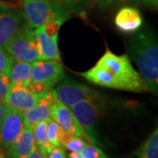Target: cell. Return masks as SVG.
Masks as SVG:
<instances>
[{
    "instance_id": "6da1fadb",
    "label": "cell",
    "mask_w": 158,
    "mask_h": 158,
    "mask_svg": "<svg viewBox=\"0 0 158 158\" xmlns=\"http://www.w3.org/2000/svg\"><path fill=\"white\" fill-rule=\"evenodd\" d=\"M91 84L111 89L133 92H146L150 89L132 65L129 56L115 55L106 49L101 58L89 70L79 73Z\"/></svg>"
},
{
    "instance_id": "7a4b0ae2",
    "label": "cell",
    "mask_w": 158,
    "mask_h": 158,
    "mask_svg": "<svg viewBox=\"0 0 158 158\" xmlns=\"http://www.w3.org/2000/svg\"><path fill=\"white\" fill-rule=\"evenodd\" d=\"M129 56L135 62L139 73L148 85L150 91L157 94L158 44L152 32L145 30L130 40L127 45Z\"/></svg>"
},
{
    "instance_id": "3957f363",
    "label": "cell",
    "mask_w": 158,
    "mask_h": 158,
    "mask_svg": "<svg viewBox=\"0 0 158 158\" xmlns=\"http://www.w3.org/2000/svg\"><path fill=\"white\" fill-rule=\"evenodd\" d=\"M23 14L26 22L35 29L46 23L63 25L70 13L56 0H23Z\"/></svg>"
},
{
    "instance_id": "277c9868",
    "label": "cell",
    "mask_w": 158,
    "mask_h": 158,
    "mask_svg": "<svg viewBox=\"0 0 158 158\" xmlns=\"http://www.w3.org/2000/svg\"><path fill=\"white\" fill-rule=\"evenodd\" d=\"M64 77V69L60 61L36 60L32 62L31 83L27 87L36 93L53 89Z\"/></svg>"
},
{
    "instance_id": "5b68a950",
    "label": "cell",
    "mask_w": 158,
    "mask_h": 158,
    "mask_svg": "<svg viewBox=\"0 0 158 158\" xmlns=\"http://www.w3.org/2000/svg\"><path fill=\"white\" fill-rule=\"evenodd\" d=\"M4 48L15 61L32 63L38 60L34 29L25 24L13 34Z\"/></svg>"
},
{
    "instance_id": "8992f818",
    "label": "cell",
    "mask_w": 158,
    "mask_h": 158,
    "mask_svg": "<svg viewBox=\"0 0 158 158\" xmlns=\"http://www.w3.org/2000/svg\"><path fill=\"white\" fill-rule=\"evenodd\" d=\"M55 90L58 99L69 107L84 100H105L106 98L105 95L93 88L69 77H63L57 84Z\"/></svg>"
},
{
    "instance_id": "52a82bcc",
    "label": "cell",
    "mask_w": 158,
    "mask_h": 158,
    "mask_svg": "<svg viewBox=\"0 0 158 158\" xmlns=\"http://www.w3.org/2000/svg\"><path fill=\"white\" fill-rule=\"evenodd\" d=\"M104 101L105 100H84L77 102L69 107L85 130L89 142L93 145H101L98 138L95 126L99 112L104 106Z\"/></svg>"
},
{
    "instance_id": "ba28073f",
    "label": "cell",
    "mask_w": 158,
    "mask_h": 158,
    "mask_svg": "<svg viewBox=\"0 0 158 158\" xmlns=\"http://www.w3.org/2000/svg\"><path fill=\"white\" fill-rule=\"evenodd\" d=\"M62 25L46 23L34 29L36 45L40 60H56L61 62L58 47V34Z\"/></svg>"
},
{
    "instance_id": "9c48e42d",
    "label": "cell",
    "mask_w": 158,
    "mask_h": 158,
    "mask_svg": "<svg viewBox=\"0 0 158 158\" xmlns=\"http://www.w3.org/2000/svg\"><path fill=\"white\" fill-rule=\"evenodd\" d=\"M50 118L58 123V125L66 133L79 136L89 141L85 130L83 129L78 120L75 117L70 108L58 99L56 93L55 94L54 99L52 102Z\"/></svg>"
},
{
    "instance_id": "30bf717a",
    "label": "cell",
    "mask_w": 158,
    "mask_h": 158,
    "mask_svg": "<svg viewBox=\"0 0 158 158\" xmlns=\"http://www.w3.org/2000/svg\"><path fill=\"white\" fill-rule=\"evenodd\" d=\"M23 127L22 112L6 105L5 116L0 124V148L7 150L21 133Z\"/></svg>"
},
{
    "instance_id": "8fae6325",
    "label": "cell",
    "mask_w": 158,
    "mask_h": 158,
    "mask_svg": "<svg viewBox=\"0 0 158 158\" xmlns=\"http://www.w3.org/2000/svg\"><path fill=\"white\" fill-rule=\"evenodd\" d=\"M27 24L22 11L0 4V47L6 43L19 29Z\"/></svg>"
},
{
    "instance_id": "7c38bea8",
    "label": "cell",
    "mask_w": 158,
    "mask_h": 158,
    "mask_svg": "<svg viewBox=\"0 0 158 158\" xmlns=\"http://www.w3.org/2000/svg\"><path fill=\"white\" fill-rule=\"evenodd\" d=\"M46 92L36 93L29 90L27 87L11 85L5 99V104L24 112L36 105Z\"/></svg>"
},
{
    "instance_id": "4fadbf2b",
    "label": "cell",
    "mask_w": 158,
    "mask_h": 158,
    "mask_svg": "<svg viewBox=\"0 0 158 158\" xmlns=\"http://www.w3.org/2000/svg\"><path fill=\"white\" fill-rule=\"evenodd\" d=\"M56 94L55 89L48 90L39 102L33 107L22 112L23 121L31 127L40 121H44L50 118L51 106Z\"/></svg>"
},
{
    "instance_id": "5bb4252c",
    "label": "cell",
    "mask_w": 158,
    "mask_h": 158,
    "mask_svg": "<svg viewBox=\"0 0 158 158\" xmlns=\"http://www.w3.org/2000/svg\"><path fill=\"white\" fill-rule=\"evenodd\" d=\"M114 23L117 28L124 34H133L142 27V16L134 6H122L117 12Z\"/></svg>"
},
{
    "instance_id": "9a60e30c",
    "label": "cell",
    "mask_w": 158,
    "mask_h": 158,
    "mask_svg": "<svg viewBox=\"0 0 158 158\" xmlns=\"http://www.w3.org/2000/svg\"><path fill=\"white\" fill-rule=\"evenodd\" d=\"M34 145L32 127L24 123L21 133L7 149V158H27Z\"/></svg>"
},
{
    "instance_id": "2e32d148",
    "label": "cell",
    "mask_w": 158,
    "mask_h": 158,
    "mask_svg": "<svg viewBox=\"0 0 158 158\" xmlns=\"http://www.w3.org/2000/svg\"><path fill=\"white\" fill-rule=\"evenodd\" d=\"M32 63L21 61H13L8 77L11 85L28 87L31 83Z\"/></svg>"
},
{
    "instance_id": "e0dca14e",
    "label": "cell",
    "mask_w": 158,
    "mask_h": 158,
    "mask_svg": "<svg viewBox=\"0 0 158 158\" xmlns=\"http://www.w3.org/2000/svg\"><path fill=\"white\" fill-rule=\"evenodd\" d=\"M34 136V146L38 149L40 154L46 158L54 146L51 144L47 136V120L40 121L32 127Z\"/></svg>"
},
{
    "instance_id": "ac0fdd59",
    "label": "cell",
    "mask_w": 158,
    "mask_h": 158,
    "mask_svg": "<svg viewBox=\"0 0 158 158\" xmlns=\"http://www.w3.org/2000/svg\"><path fill=\"white\" fill-rule=\"evenodd\" d=\"M134 158H158V130L155 129L135 152Z\"/></svg>"
},
{
    "instance_id": "d6986e66",
    "label": "cell",
    "mask_w": 158,
    "mask_h": 158,
    "mask_svg": "<svg viewBox=\"0 0 158 158\" xmlns=\"http://www.w3.org/2000/svg\"><path fill=\"white\" fill-rule=\"evenodd\" d=\"M69 13L79 17H85L90 6V0H56Z\"/></svg>"
},
{
    "instance_id": "ffe728a7",
    "label": "cell",
    "mask_w": 158,
    "mask_h": 158,
    "mask_svg": "<svg viewBox=\"0 0 158 158\" xmlns=\"http://www.w3.org/2000/svg\"><path fill=\"white\" fill-rule=\"evenodd\" d=\"M87 144L85 139L66 132L61 141V146L71 152H80Z\"/></svg>"
},
{
    "instance_id": "44dd1931",
    "label": "cell",
    "mask_w": 158,
    "mask_h": 158,
    "mask_svg": "<svg viewBox=\"0 0 158 158\" xmlns=\"http://www.w3.org/2000/svg\"><path fill=\"white\" fill-rule=\"evenodd\" d=\"M64 134L65 131L54 119L50 118L47 120V136L54 147L61 146V141Z\"/></svg>"
},
{
    "instance_id": "7402d4cb",
    "label": "cell",
    "mask_w": 158,
    "mask_h": 158,
    "mask_svg": "<svg viewBox=\"0 0 158 158\" xmlns=\"http://www.w3.org/2000/svg\"><path fill=\"white\" fill-rule=\"evenodd\" d=\"M141 0H102L100 3L101 9H107L111 7L118 6H139L141 5Z\"/></svg>"
},
{
    "instance_id": "603a6c76",
    "label": "cell",
    "mask_w": 158,
    "mask_h": 158,
    "mask_svg": "<svg viewBox=\"0 0 158 158\" xmlns=\"http://www.w3.org/2000/svg\"><path fill=\"white\" fill-rule=\"evenodd\" d=\"M80 155L83 158H108L101 148L93 144H87L81 151Z\"/></svg>"
},
{
    "instance_id": "cb8c5ba5",
    "label": "cell",
    "mask_w": 158,
    "mask_h": 158,
    "mask_svg": "<svg viewBox=\"0 0 158 158\" xmlns=\"http://www.w3.org/2000/svg\"><path fill=\"white\" fill-rule=\"evenodd\" d=\"M13 61L12 57L6 52V49L0 47V73H9Z\"/></svg>"
},
{
    "instance_id": "d4e9b609",
    "label": "cell",
    "mask_w": 158,
    "mask_h": 158,
    "mask_svg": "<svg viewBox=\"0 0 158 158\" xmlns=\"http://www.w3.org/2000/svg\"><path fill=\"white\" fill-rule=\"evenodd\" d=\"M11 85L8 74L0 73V103H5V99L11 88Z\"/></svg>"
},
{
    "instance_id": "484cf974",
    "label": "cell",
    "mask_w": 158,
    "mask_h": 158,
    "mask_svg": "<svg viewBox=\"0 0 158 158\" xmlns=\"http://www.w3.org/2000/svg\"><path fill=\"white\" fill-rule=\"evenodd\" d=\"M46 158H66L64 148L62 146L54 147L48 154Z\"/></svg>"
},
{
    "instance_id": "4316f807",
    "label": "cell",
    "mask_w": 158,
    "mask_h": 158,
    "mask_svg": "<svg viewBox=\"0 0 158 158\" xmlns=\"http://www.w3.org/2000/svg\"><path fill=\"white\" fill-rule=\"evenodd\" d=\"M27 158H44L38 151V149L36 148V147L34 145V147L32 148V150H31V152L28 155V156Z\"/></svg>"
},
{
    "instance_id": "83f0119b",
    "label": "cell",
    "mask_w": 158,
    "mask_h": 158,
    "mask_svg": "<svg viewBox=\"0 0 158 158\" xmlns=\"http://www.w3.org/2000/svg\"><path fill=\"white\" fill-rule=\"evenodd\" d=\"M143 4L150 8H157L158 0H141Z\"/></svg>"
},
{
    "instance_id": "f1b7e54d",
    "label": "cell",
    "mask_w": 158,
    "mask_h": 158,
    "mask_svg": "<svg viewBox=\"0 0 158 158\" xmlns=\"http://www.w3.org/2000/svg\"><path fill=\"white\" fill-rule=\"evenodd\" d=\"M6 105L5 103H0V124L2 122V119L5 116V113H6Z\"/></svg>"
},
{
    "instance_id": "f546056e",
    "label": "cell",
    "mask_w": 158,
    "mask_h": 158,
    "mask_svg": "<svg viewBox=\"0 0 158 158\" xmlns=\"http://www.w3.org/2000/svg\"><path fill=\"white\" fill-rule=\"evenodd\" d=\"M68 158H83L80 155V152H71L68 156Z\"/></svg>"
},
{
    "instance_id": "4dcf8cb0",
    "label": "cell",
    "mask_w": 158,
    "mask_h": 158,
    "mask_svg": "<svg viewBox=\"0 0 158 158\" xmlns=\"http://www.w3.org/2000/svg\"><path fill=\"white\" fill-rule=\"evenodd\" d=\"M5 150H3L2 148H0V158H6V154L4 152Z\"/></svg>"
},
{
    "instance_id": "1f68e13d",
    "label": "cell",
    "mask_w": 158,
    "mask_h": 158,
    "mask_svg": "<svg viewBox=\"0 0 158 158\" xmlns=\"http://www.w3.org/2000/svg\"><path fill=\"white\" fill-rule=\"evenodd\" d=\"M94 2H101L102 0H93Z\"/></svg>"
}]
</instances>
